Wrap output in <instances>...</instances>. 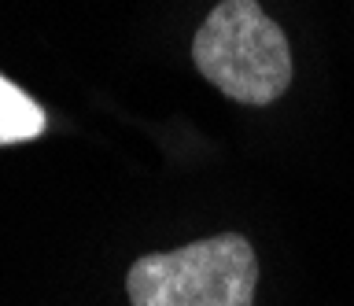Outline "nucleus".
I'll list each match as a JSON object with an SVG mask.
<instances>
[{"mask_svg": "<svg viewBox=\"0 0 354 306\" xmlns=\"http://www.w3.org/2000/svg\"><path fill=\"white\" fill-rule=\"evenodd\" d=\"M259 255L240 233L140 255L126 273L133 306H254Z\"/></svg>", "mask_w": 354, "mask_h": 306, "instance_id": "nucleus-2", "label": "nucleus"}, {"mask_svg": "<svg viewBox=\"0 0 354 306\" xmlns=\"http://www.w3.org/2000/svg\"><path fill=\"white\" fill-rule=\"evenodd\" d=\"M192 63L232 104L266 107L292 85V45L259 0H221L192 37Z\"/></svg>", "mask_w": 354, "mask_h": 306, "instance_id": "nucleus-1", "label": "nucleus"}, {"mask_svg": "<svg viewBox=\"0 0 354 306\" xmlns=\"http://www.w3.org/2000/svg\"><path fill=\"white\" fill-rule=\"evenodd\" d=\"M44 133V111L0 74V144H22Z\"/></svg>", "mask_w": 354, "mask_h": 306, "instance_id": "nucleus-3", "label": "nucleus"}]
</instances>
